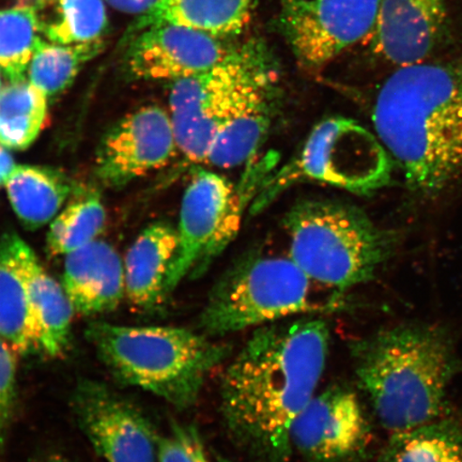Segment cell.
I'll list each match as a JSON object with an SVG mask.
<instances>
[{
	"instance_id": "cell-7",
	"label": "cell",
	"mask_w": 462,
	"mask_h": 462,
	"mask_svg": "<svg viewBox=\"0 0 462 462\" xmlns=\"http://www.w3.org/2000/svg\"><path fill=\"white\" fill-rule=\"evenodd\" d=\"M391 162L383 144L351 119L321 121L291 162L269 179L253 204L257 212L294 184L314 181L365 194L390 180Z\"/></svg>"
},
{
	"instance_id": "cell-12",
	"label": "cell",
	"mask_w": 462,
	"mask_h": 462,
	"mask_svg": "<svg viewBox=\"0 0 462 462\" xmlns=\"http://www.w3.org/2000/svg\"><path fill=\"white\" fill-rule=\"evenodd\" d=\"M78 423L106 462H158L159 436L134 404L97 381H79L72 396Z\"/></svg>"
},
{
	"instance_id": "cell-22",
	"label": "cell",
	"mask_w": 462,
	"mask_h": 462,
	"mask_svg": "<svg viewBox=\"0 0 462 462\" xmlns=\"http://www.w3.org/2000/svg\"><path fill=\"white\" fill-rule=\"evenodd\" d=\"M14 234L0 236V338L19 356L40 351L36 328L14 248Z\"/></svg>"
},
{
	"instance_id": "cell-8",
	"label": "cell",
	"mask_w": 462,
	"mask_h": 462,
	"mask_svg": "<svg viewBox=\"0 0 462 462\" xmlns=\"http://www.w3.org/2000/svg\"><path fill=\"white\" fill-rule=\"evenodd\" d=\"M267 60L251 46H240L210 70L173 80L170 116L178 149L193 163L207 162L219 125L256 69Z\"/></svg>"
},
{
	"instance_id": "cell-34",
	"label": "cell",
	"mask_w": 462,
	"mask_h": 462,
	"mask_svg": "<svg viewBox=\"0 0 462 462\" xmlns=\"http://www.w3.org/2000/svg\"><path fill=\"white\" fill-rule=\"evenodd\" d=\"M32 2H36L37 4H44L51 2V0H32Z\"/></svg>"
},
{
	"instance_id": "cell-35",
	"label": "cell",
	"mask_w": 462,
	"mask_h": 462,
	"mask_svg": "<svg viewBox=\"0 0 462 462\" xmlns=\"http://www.w3.org/2000/svg\"><path fill=\"white\" fill-rule=\"evenodd\" d=\"M50 462H67V461L62 460V459H60V458H58V459L51 460V461H50Z\"/></svg>"
},
{
	"instance_id": "cell-21",
	"label": "cell",
	"mask_w": 462,
	"mask_h": 462,
	"mask_svg": "<svg viewBox=\"0 0 462 462\" xmlns=\"http://www.w3.org/2000/svg\"><path fill=\"white\" fill-rule=\"evenodd\" d=\"M4 187L16 217L29 229L53 221L72 192L62 173L32 165H16Z\"/></svg>"
},
{
	"instance_id": "cell-5",
	"label": "cell",
	"mask_w": 462,
	"mask_h": 462,
	"mask_svg": "<svg viewBox=\"0 0 462 462\" xmlns=\"http://www.w3.org/2000/svg\"><path fill=\"white\" fill-rule=\"evenodd\" d=\"M285 226L289 258L318 285L339 292L372 281L395 244L394 235L340 201L299 202Z\"/></svg>"
},
{
	"instance_id": "cell-4",
	"label": "cell",
	"mask_w": 462,
	"mask_h": 462,
	"mask_svg": "<svg viewBox=\"0 0 462 462\" xmlns=\"http://www.w3.org/2000/svg\"><path fill=\"white\" fill-rule=\"evenodd\" d=\"M86 337L120 383L152 393L178 409L192 407L208 375L231 346L175 327H125L91 322Z\"/></svg>"
},
{
	"instance_id": "cell-9",
	"label": "cell",
	"mask_w": 462,
	"mask_h": 462,
	"mask_svg": "<svg viewBox=\"0 0 462 462\" xmlns=\"http://www.w3.org/2000/svg\"><path fill=\"white\" fill-rule=\"evenodd\" d=\"M242 206L239 192L226 178L205 170L194 173L182 199L178 248L167 276L166 297L189 274L205 271L233 238Z\"/></svg>"
},
{
	"instance_id": "cell-2",
	"label": "cell",
	"mask_w": 462,
	"mask_h": 462,
	"mask_svg": "<svg viewBox=\"0 0 462 462\" xmlns=\"http://www.w3.org/2000/svg\"><path fill=\"white\" fill-rule=\"evenodd\" d=\"M378 140L411 192L438 198L462 180V61L398 67L375 97Z\"/></svg>"
},
{
	"instance_id": "cell-10",
	"label": "cell",
	"mask_w": 462,
	"mask_h": 462,
	"mask_svg": "<svg viewBox=\"0 0 462 462\" xmlns=\"http://www.w3.org/2000/svg\"><path fill=\"white\" fill-rule=\"evenodd\" d=\"M380 5L381 0H284L281 25L300 63L316 69L374 34Z\"/></svg>"
},
{
	"instance_id": "cell-15",
	"label": "cell",
	"mask_w": 462,
	"mask_h": 462,
	"mask_svg": "<svg viewBox=\"0 0 462 462\" xmlns=\"http://www.w3.org/2000/svg\"><path fill=\"white\" fill-rule=\"evenodd\" d=\"M276 80L268 60L236 97L212 143L208 163L231 169L245 163L267 136L277 111Z\"/></svg>"
},
{
	"instance_id": "cell-1",
	"label": "cell",
	"mask_w": 462,
	"mask_h": 462,
	"mask_svg": "<svg viewBox=\"0 0 462 462\" xmlns=\"http://www.w3.org/2000/svg\"><path fill=\"white\" fill-rule=\"evenodd\" d=\"M330 331L318 318L257 328L219 384V412L234 446L256 462H291L294 420L316 395Z\"/></svg>"
},
{
	"instance_id": "cell-36",
	"label": "cell",
	"mask_w": 462,
	"mask_h": 462,
	"mask_svg": "<svg viewBox=\"0 0 462 462\" xmlns=\"http://www.w3.org/2000/svg\"><path fill=\"white\" fill-rule=\"evenodd\" d=\"M3 88L2 74H0V89Z\"/></svg>"
},
{
	"instance_id": "cell-16",
	"label": "cell",
	"mask_w": 462,
	"mask_h": 462,
	"mask_svg": "<svg viewBox=\"0 0 462 462\" xmlns=\"http://www.w3.org/2000/svg\"><path fill=\"white\" fill-rule=\"evenodd\" d=\"M444 19L443 0H381L374 50L397 67L424 61L440 37Z\"/></svg>"
},
{
	"instance_id": "cell-20",
	"label": "cell",
	"mask_w": 462,
	"mask_h": 462,
	"mask_svg": "<svg viewBox=\"0 0 462 462\" xmlns=\"http://www.w3.org/2000/svg\"><path fill=\"white\" fill-rule=\"evenodd\" d=\"M257 0H158L142 14L136 32L159 23L186 26L210 36H238L252 19Z\"/></svg>"
},
{
	"instance_id": "cell-24",
	"label": "cell",
	"mask_w": 462,
	"mask_h": 462,
	"mask_svg": "<svg viewBox=\"0 0 462 462\" xmlns=\"http://www.w3.org/2000/svg\"><path fill=\"white\" fill-rule=\"evenodd\" d=\"M36 5L42 33L51 42H101L108 25L106 0H51Z\"/></svg>"
},
{
	"instance_id": "cell-30",
	"label": "cell",
	"mask_w": 462,
	"mask_h": 462,
	"mask_svg": "<svg viewBox=\"0 0 462 462\" xmlns=\"http://www.w3.org/2000/svg\"><path fill=\"white\" fill-rule=\"evenodd\" d=\"M13 346L0 338V448L3 447L16 397V356Z\"/></svg>"
},
{
	"instance_id": "cell-26",
	"label": "cell",
	"mask_w": 462,
	"mask_h": 462,
	"mask_svg": "<svg viewBox=\"0 0 462 462\" xmlns=\"http://www.w3.org/2000/svg\"><path fill=\"white\" fill-rule=\"evenodd\" d=\"M103 50V42L60 44L42 39L27 71L28 82L53 97L69 88L83 67Z\"/></svg>"
},
{
	"instance_id": "cell-29",
	"label": "cell",
	"mask_w": 462,
	"mask_h": 462,
	"mask_svg": "<svg viewBox=\"0 0 462 462\" xmlns=\"http://www.w3.org/2000/svg\"><path fill=\"white\" fill-rule=\"evenodd\" d=\"M158 462H211L199 430L175 424L169 435L159 437Z\"/></svg>"
},
{
	"instance_id": "cell-31",
	"label": "cell",
	"mask_w": 462,
	"mask_h": 462,
	"mask_svg": "<svg viewBox=\"0 0 462 462\" xmlns=\"http://www.w3.org/2000/svg\"><path fill=\"white\" fill-rule=\"evenodd\" d=\"M115 9L126 14H146L158 0H106Z\"/></svg>"
},
{
	"instance_id": "cell-6",
	"label": "cell",
	"mask_w": 462,
	"mask_h": 462,
	"mask_svg": "<svg viewBox=\"0 0 462 462\" xmlns=\"http://www.w3.org/2000/svg\"><path fill=\"white\" fill-rule=\"evenodd\" d=\"M311 281L291 258L256 257L235 265L213 288L199 318L209 337L263 327L285 318L342 308L319 300Z\"/></svg>"
},
{
	"instance_id": "cell-32",
	"label": "cell",
	"mask_w": 462,
	"mask_h": 462,
	"mask_svg": "<svg viewBox=\"0 0 462 462\" xmlns=\"http://www.w3.org/2000/svg\"><path fill=\"white\" fill-rule=\"evenodd\" d=\"M15 162L8 152V148L0 144V186H5V181L15 169Z\"/></svg>"
},
{
	"instance_id": "cell-14",
	"label": "cell",
	"mask_w": 462,
	"mask_h": 462,
	"mask_svg": "<svg viewBox=\"0 0 462 462\" xmlns=\"http://www.w3.org/2000/svg\"><path fill=\"white\" fill-rule=\"evenodd\" d=\"M186 26L159 23L142 29L126 53V68L136 79L193 77L219 65L239 48Z\"/></svg>"
},
{
	"instance_id": "cell-17",
	"label": "cell",
	"mask_w": 462,
	"mask_h": 462,
	"mask_svg": "<svg viewBox=\"0 0 462 462\" xmlns=\"http://www.w3.org/2000/svg\"><path fill=\"white\" fill-rule=\"evenodd\" d=\"M62 287L75 313H111L125 296V263L106 241L95 240L65 256Z\"/></svg>"
},
{
	"instance_id": "cell-13",
	"label": "cell",
	"mask_w": 462,
	"mask_h": 462,
	"mask_svg": "<svg viewBox=\"0 0 462 462\" xmlns=\"http://www.w3.org/2000/svg\"><path fill=\"white\" fill-rule=\"evenodd\" d=\"M178 144L171 116L160 106L132 113L109 130L97 154V175L109 187H123L163 169Z\"/></svg>"
},
{
	"instance_id": "cell-23",
	"label": "cell",
	"mask_w": 462,
	"mask_h": 462,
	"mask_svg": "<svg viewBox=\"0 0 462 462\" xmlns=\"http://www.w3.org/2000/svg\"><path fill=\"white\" fill-rule=\"evenodd\" d=\"M378 462H462V420L441 417L391 436Z\"/></svg>"
},
{
	"instance_id": "cell-33",
	"label": "cell",
	"mask_w": 462,
	"mask_h": 462,
	"mask_svg": "<svg viewBox=\"0 0 462 462\" xmlns=\"http://www.w3.org/2000/svg\"><path fill=\"white\" fill-rule=\"evenodd\" d=\"M217 462H235L233 460L225 458V457H223V456H219V455L217 456Z\"/></svg>"
},
{
	"instance_id": "cell-18",
	"label": "cell",
	"mask_w": 462,
	"mask_h": 462,
	"mask_svg": "<svg viewBox=\"0 0 462 462\" xmlns=\"http://www.w3.org/2000/svg\"><path fill=\"white\" fill-rule=\"evenodd\" d=\"M17 265L24 280L40 351L51 357L66 354L75 310L65 289L43 268L20 236H14Z\"/></svg>"
},
{
	"instance_id": "cell-3",
	"label": "cell",
	"mask_w": 462,
	"mask_h": 462,
	"mask_svg": "<svg viewBox=\"0 0 462 462\" xmlns=\"http://www.w3.org/2000/svg\"><path fill=\"white\" fill-rule=\"evenodd\" d=\"M352 365L390 436L440 419L462 363L442 327L410 322L350 344Z\"/></svg>"
},
{
	"instance_id": "cell-19",
	"label": "cell",
	"mask_w": 462,
	"mask_h": 462,
	"mask_svg": "<svg viewBox=\"0 0 462 462\" xmlns=\"http://www.w3.org/2000/svg\"><path fill=\"white\" fill-rule=\"evenodd\" d=\"M177 248V230L159 223L144 229L126 252L125 297L135 309L148 311L163 303L167 276Z\"/></svg>"
},
{
	"instance_id": "cell-11",
	"label": "cell",
	"mask_w": 462,
	"mask_h": 462,
	"mask_svg": "<svg viewBox=\"0 0 462 462\" xmlns=\"http://www.w3.org/2000/svg\"><path fill=\"white\" fill-rule=\"evenodd\" d=\"M293 450L306 462H360L372 430L356 393L332 385L311 398L291 430Z\"/></svg>"
},
{
	"instance_id": "cell-27",
	"label": "cell",
	"mask_w": 462,
	"mask_h": 462,
	"mask_svg": "<svg viewBox=\"0 0 462 462\" xmlns=\"http://www.w3.org/2000/svg\"><path fill=\"white\" fill-rule=\"evenodd\" d=\"M36 5L21 4L0 10V71L10 82L27 79L29 63L42 40Z\"/></svg>"
},
{
	"instance_id": "cell-25",
	"label": "cell",
	"mask_w": 462,
	"mask_h": 462,
	"mask_svg": "<svg viewBox=\"0 0 462 462\" xmlns=\"http://www.w3.org/2000/svg\"><path fill=\"white\" fill-rule=\"evenodd\" d=\"M48 97L28 82H10L0 89V144L24 150L37 140L48 115Z\"/></svg>"
},
{
	"instance_id": "cell-28",
	"label": "cell",
	"mask_w": 462,
	"mask_h": 462,
	"mask_svg": "<svg viewBox=\"0 0 462 462\" xmlns=\"http://www.w3.org/2000/svg\"><path fill=\"white\" fill-rule=\"evenodd\" d=\"M106 219V208L97 193L75 199L50 225L46 238L49 253L66 256L91 244L102 233Z\"/></svg>"
}]
</instances>
